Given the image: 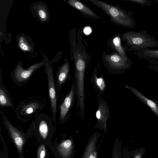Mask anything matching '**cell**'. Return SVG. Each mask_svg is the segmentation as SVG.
I'll list each match as a JSON object with an SVG mask.
<instances>
[{"mask_svg": "<svg viewBox=\"0 0 158 158\" xmlns=\"http://www.w3.org/2000/svg\"><path fill=\"white\" fill-rule=\"evenodd\" d=\"M123 46L127 51L137 52L152 48H158V41L146 31H129L120 34Z\"/></svg>", "mask_w": 158, "mask_h": 158, "instance_id": "cell-1", "label": "cell"}, {"mask_svg": "<svg viewBox=\"0 0 158 158\" xmlns=\"http://www.w3.org/2000/svg\"><path fill=\"white\" fill-rule=\"evenodd\" d=\"M88 1L103 11L110 17L112 23L130 28L136 26V22L131 11H127L117 5H114L99 0Z\"/></svg>", "mask_w": 158, "mask_h": 158, "instance_id": "cell-2", "label": "cell"}, {"mask_svg": "<svg viewBox=\"0 0 158 158\" xmlns=\"http://www.w3.org/2000/svg\"><path fill=\"white\" fill-rule=\"evenodd\" d=\"M102 60L104 67L113 74H122L129 70L133 64L130 59L126 60L114 52L110 53L103 51Z\"/></svg>", "mask_w": 158, "mask_h": 158, "instance_id": "cell-3", "label": "cell"}, {"mask_svg": "<svg viewBox=\"0 0 158 158\" xmlns=\"http://www.w3.org/2000/svg\"><path fill=\"white\" fill-rule=\"evenodd\" d=\"M98 105L96 114L97 120L96 126L105 131L106 130V121L110 115L109 106L106 101L101 98L98 100Z\"/></svg>", "mask_w": 158, "mask_h": 158, "instance_id": "cell-4", "label": "cell"}, {"mask_svg": "<svg viewBox=\"0 0 158 158\" xmlns=\"http://www.w3.org/2000/svg\"><path fill=\"white\" fill-rule=\"evenodd\" d=\"M48 80V91L53 118H56V98L55 82L52 69L48 67L47 70Z\"/></svg>", "mask_w": 158, "mask_h": 158, "instance_id": "cell-5", "label": "cell"}, {"mask_svg": "<svg viewBox=\"0 0 158 158\" xmlns=\"http://www.w3.org/2000/svg\"><path fill=\"white\" fill-rule=\"evenodd\" d=\"M66 2L70 6L79 11L85 16L95 20H98L100 18L98 15L79 0H69Z\"/></svg>", "mask_w": 158, "mask_h": 158, "instance_id": "cell-6", "label": "cell"}, {"mask_svg": "<svg viewBox=\"0 0 158 158\" xmlns=\"http://www.w3.org/2000/svg\"><path fill=\"white\" fill-rule=\"evenodd\" d=\"M76 95V88L74 83L72 85L68 94L65 97L60 107V118L61 120L66 118L71 106L75 96Z\"/></svg>", "mask_w": 158, "mask_h": 158, "instance_id": "cell-7", "label": "cell"}, {"mask_svg": "<svg viewBox=\"0 0 158 158\" xmlns=\"http://www.w3.org/2000/svg\"><path fill=\"white\" fill-rule=\"evenodd\" d=\"M108 47L119 54L126 60L130 59L128 57L127 51L122 43L120 34H115L107 42Z\"/></svg>", "mask_w": 158, "mask_h": 158, "instance_id": "cell-8", "label": "cell"}, {"mask_svg": "<svg viewBox=\"0 0 158 158\" xmlns=\"http://www.w3.org/2000/svg\"><path fill=\"white\" fill-rule=\"evenodd\" d=\"M125 87L130 90L139 99L147 106L158 117V104L153 100L144 96L139 91L131 86L126 85Z\"/></svg>", "mask_w": 158, "mask_h": 158, "instance_id": "cell-9", "label": "cell"}, {"mask_svg": "<svg viewBox=\"0 0 158 158\" xmlns=\"http://www.w3.org/2000/svg\"><path fill=\"white\" fill-rule=\"evenodd\" d=\"M43 64V62H41L33 65L27 69H24L20 65H18L15 72L16 78L20 81L27 79L36 69L42 66Z\"/></svg>", "mask_w": 158, "mask_h": 158, "instance_id": "cell-10", "label": "cell"}, {"mask_svg": "<svg viewBox=\"0 0 158 158\" xmlns=\"http://www.w3.org/2000/svg\"><path fill=\"white\" fill-rule=\"evenodd\" d=\"M98 67H95L92 73L91 81L94 88L101 93H104L106 89V85L103 75L98 73Z\"/></svg>", "mask_w": 158, "mask_h": 158, "instance_id": "cell-11", "label": "cell"}, {"mask_svg": "<svg viewBox=\"0 0 158 158\" xmlns=\"http://www.w3.org/2000/svg\"><path fill=\"white\" fill-rule=\"evenodd\" d=\"M98 134L95 132L90 139L84 153L82 158H97L96 145Z\"/></svg>", "mask_w": 158, "mask_h": 158, "instance_id": "cell-12", "label": "cell"}, {"mask_svg": "<svg viewBox=\"0 0 158 158\" xmlns=\"http://www.w3.org/2000/svg\"><path fill=\"white\" fill-rule=\"evenodd\" d=\"M138 59H143L146 60L150 59L158 60V49H148L134 52Z\"/></svg>", "mask_w": 158, "mask_h": 158, "instance_id": "cell-13", "label": "cell"}, {"mask_svg": "<svg viewBox=\"0 0 158 158\" xmlns=\"http://www.w3.org/2000/svg\"><path fill=\"white\" fill-rule=\"evenodd\" d=\"M69 64L68 61L66 59L61 67L58 75V81L60 85H62L66 80L69 71Z\"/></svg>", "mask_w": 158, "mask_h": 158, "instance_id": "cell-14", "label": "cell"}, {"mask_svg": "<svg viewBox=\"0 0 158 158\" xmlns=\"http://www.w3.org/2000/svg\"><path fill=\"white\" fill-rule=\"evenodd\" d=\"M0 103L2 106H10L11 105L7 96L2 88L0 89Z\"/></svg>", "mask_w": 158, "mask_h": 158, "instance_id": "cell-15", "label": "cell"}, {"mask_svg": "<svg viewBox=\"0 0 158 158\" xmlns=\"http://www.w3.org/2000/svg\"><path fill=\"white\" fill-rule=\"evenodd\" d=\"M39 130L42 137L45 139L48 134V128L47 123L44 120L40 122L39 126Z\"/></svg>", "mask_w": 158, "mask_h": 158, "instance_id": "cell-16", "label": "cell"}, {"mask_svg": "<svg viewBox=\"0 0 158 158\" xmlns=\"http://www.w3.org/2000/svg\"><path fill=\"white\" fill-rule=\"evenodd\" d=\"M19 46L20 48L24 51H30L31 48L26 41L25 38L23 36L19 38Z\"/></svg>", "mask_w": 158, "mask_h": 158, "instance_id": "cell-17", "label": "cell"}, {"mask_svg": "<svg viewBox=\"0 0 158 158\" xmlns=\"http://www.w3.org/2000/svg\"><path fill=\"white\" fill-rule=\"evenodd\" d=\"M61 146L63 152L66 153V155H68L72 147V141L70 139L66 140L62 143Z\"/></svg>", "mask_w": 158, "mask_h": 158, "instance_id": "cell-18", "label": "cell"}, {"mask_svg": "<svg viewBox=\"0 0 158 158\" xmlns=\"http://www.w3.org/2000/svg\"><path fill=\"white\" fill-rule=\"evenodd\" d=\"M9 127L14 137H15L14 140L15 144L19 147H21L23 143L22 139L19 135L15 131V130L10 125H9Z\"/></svg>", "mask_w": 158, "mask_h": 158, "instance_id": "cell-19", "label": "cell"}, {"mask_svg": "<svg viewBox=\"0 0 158 158\" xmlns=\"http://www.w3.org/2000/svg\"><path fill=\"white\" fill-rule=\"evenodd\" d=\"M123 1H128L147 6H151L153 3V1L149 0H123Z\"/></svg>", "mask_w": 158, "mask_h": 158, "instance_id": "cell-20", "label": "cell"}, {"mask_svg": "<svg viewBox=\"0 0 158 158\" xmlns=\"http://www.w3.org/2000/svg\"><path fill=\"white\" fill-rule=\"evenodd\" d=\"M147 61L149 64V68L158 73V60L150 59Z\"/></svg>", "mask_w": 158, "mask_h": 158, "instance_id": "cell-21", "label": "cell"}, {"mask_svg": "<svg viewBox=\"0 0 158 158\" xmlns=\"http://www.w3.org/2000/svg\"><path fill=\"white\" fill-rule=\"evenodd\" d=\"M37 106L36 104H32L26 106L25 109V113L27 114H30L33 113Z\"/></svg>", "mask_w": 158, "mask_h": 158, "instance_id": "cell-22", "label": "cell"}, {"mask_svg": "<svg viewBox=\"0 0 158 158\" xmlns=\"http://www.w3.org/2000/svg\"><path fill=\"white\" fill-rule=\"evenodd\" d=\"M38 14L41 19L44 21L47 18V14L45 10L43 9H40L38 11Z\"/></svg>", "mask_w": 158, "mask_h": 158, "instance_id": "cell-23", "label": "cell"}, {"mask_svg": "<svg viewBox=\"0 0 158 158\" xmlns=\"http://www.w3.org/2000/svg\"><path fill=\"white\" fill-rule=\"evenodd\" d=\"M83 31L87 34H89L91 32L90 28L88 27H86L84 30Z\"/></svg>", "mask_w": 158, "mask_h": 158, "instance_id": "cell-24", "label": "cell"}, {"mask_svg": "<svg viewBox=\"0 0 158 158\" xmlns=\"http://www.w3.org/2000/svg\"><path fill=\"white\" fill-rule=\"evenodd\" d=\"M45 156V152L44 150H42L41 151L40 154V158H44Z\"/></svg>", "mask_w": 158, "mask_h": 158, "instance_id": "cell-25", "label": "cell"}, {"mask_svg": "<svg viewBox=\"0 0 158 158\" xmlns=\"http://www.w3.org/2000/svg\"><path fill=\"white\" fill-rule=\"evenodd\" d=\"M141 154L139 153L136 155L134 158H141Z\"/></svg>", "mask_w": 158, "mask_h": 158, "instance_id": "cell-26", "label": "cell"}]
</instances>
